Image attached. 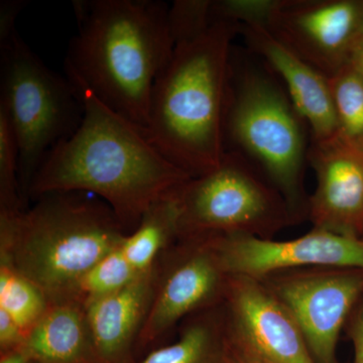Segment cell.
Here are the masks:
<instances>
[{
  "label": "cell",
  "instance_id": "1",
  "mask_svg": "<svg viewBox=\"0 0 363 363\" xmlns=\"http://www.w3.org/2000/svg\"><path fill=\"white\" fill-rule=\"evenodd\" d=\"M72 83L82 99V121L45 157L28 200L54 192L90 193L111 207L130 234L154 203L180 190L192 177L161 154L143 128L102 104L85 86Z\"/></svg>",
  "mask_w": 363,
  "mask_h": 363
},
{
  "label": "cell",
  "instance_id": "2",
  "mask_svg": "<svg viewBox=\"0 0 363 363\" xmlns=\"http://www.w3.org/2000/svg\"><path fill=\"white\" fill-rule=\"evenodd\" d=\"M73 4L78 33L67 52V78L145 130L152 88L175 49L169 6L155 0Z\"/></svg>",
  "mask_w": 363,
  "mask_h": 363
},
{
  "label": "cell",
  "instance_id": "3",
  "mask_svg": "<svg viewBox=\"0 0 363 363\" xmlns=\"http://www.w3.org/2000/svg\"><path fill=\"white\" fill-rule=\"evenodd\" d=\"M240 28L216 21L199 37L176 44L152 88L145 133L192 178L213 171L226 154L233 40Z\"/></svg>",
  "mask_w": 363,
  "mask_h": 363
},
{
  "label": "cell",
  "instance_id": "4",
  "mask_svg": "<svg viewBox=\"0 0 363 363\" xmlns=\"http://www.w3.org/2000/svg\"><path fill=\"white\" fill-rule=\"evenodd\" d=\"M86 192L40 196L0 213V262L33 281L50 302L70 298L79 279L128 235L111 207Z\"/></svg>",
  "mask_w": 363,
  "mask_h": 363
},
{
  "label": "cell",
  "instance_id": "5",
  "mask_svg": "<svg viewBox=\"0 0 363 363\" xmlns=\"http://www.w3.org/2000/svg\"><path fill=\"white\" fill-rule=\"evenodd\" d=\"M309 128L290 97L267 72L234 62L225 118L226 150L247 157L283 195L300 222L308 220L305 166Z\"/></svg>",
  "mask_w": 363,
  "mask_h": 363
},
{
  "label": "cell",
  "instance_id": "6",
  "mask_svg": "<svg viewBox=\"0 0 363 363\" xmlns=\"http://www.w3.org/2000/svg\"><path fill=\"white\" fill-rule=\"evenodd\" d=\"M0 109L18 145L21 197L28 208V189L35 173L82 121V99L73 83L45 65L16 33L0 47Z\"/></svg>",
  "mask_w": 363,
  "mask_h": 363
},
{
  "label": "cell",
  "instance_id": "7",
  "mask_svg": "<svg viewBox=\"0 0 363 363\" xmlns=\"http://www.w3.org/2000/svg\"><path fill=\"white\" fill-rule=\"evenodd\" d=\"M181 236L245 235L274 240L301 223L283 195L247 157L234 150L213 171L180 190Z\"/></svg>",
  "mask_w": 363,
  "mask_h": 363
},
{
  "label": "cell",
  "instance_id": "8",
  "mask_svg": "<svg viewBox=\"0 0 363 363\" xmlns=\"http://www.w3.org/2000/svg\"><path fill=\"white\" fill-rule=\"evenodd\" d=\"M154 300L136 345L135 362L196 313L225 301L229 274L211 234L181 236L157 262Z\"/></svg>",
  "mask_w": 363,
  "mask_h": 363
},
{
  "label": "cell",
  "instance_id": "9",
  "mask_svg": "<svg viewBox=\"0 0 363 363\" xmlns=\"http://www.w3.org/2000/svg\"><path fill=\"white\" fill-rule=\"evenodd\" d=\"M295 320L315 363H338L341 331L363 295V271L306 267L259 279Z\"/></svg>",
  "mask_w": 363,
  "mask_h": 363
},
{
  "label": "cell",
  "instance_id": "10",
  "mask_svg": "<svg viewBox=\"0 0 363 363\" xmlns=\"http://www.w3.org/2000/svg\"><path fill=\"white\" fill-rule=\"evenodd\" d=\"M267 30L327 78L350 63L363 33V4L352 0H274Z\"/></svg>",
  "mask_w": 363,
  "mask_h": 363
},
{
  "label": "cell",
  "instance_id": "11",
  "mask_svg": "<svg viewBox=\"0 0 363 363\" xmlns=\"http://www.w3.org/2000/svg\"><path fill=\"white\" fill-rule=\"evenodd\" d=\"M215 250L229 276L262 279L306 267H348L363 271V238L312 228L289 240L211 234Z\"/></svg>",
  "mask_w": 363,
  "mask_h": 363
},
{
  "label": "cell",
  "instance_id": "12",
  "mask_svg": "<svg viewBox=\"0 0 363 363\" xmlns=\"http://www.w3.org/2000/svg\"><path fill=\"white\" fill-rule=\"evenodd\" d=\"M229 338L266 363H315L295 320L259 279L229 277Z\"/></svg>",
  "mask_w": 363,
  "mask_h": 363
},
{
  "label": "cell",
  "instance_id": "13",
  "mask_svg": "<svg viewBox=\"0 0 363 363\" xmlns=\"http://www.w3.org/2000/svg\"><path fill=\"white\" fill-rule=\"evenodd\" d=\"M308 162L317 180L308 212L313 228L363 238V147L338 135L311 142Z\"/></svg>",
  "mask_w": 363,
  "mask_h": 363
},
{
  "label": "cell",
  "instance_id": "14",
  "mask_svg": "<svg viewBox=\"0 0 363 363\" xmlns=\"http://www.w3.org/2000/svg\"><path fill=\"white\" fill-rule=\"evenodd\" d=\"M240 33L285 83L291 101L309 126L311 142H324L337 135L329 79L279 42L266 26L240 23Z\"/></svg>",
  "mask_w": 363,
  "mask_h": 363
},
{
  "label": "cell",
  "instance_id": "15",
  "mask_svg": "<svg viewBox=\"0 0 363 363\" xmlns=\"http://www.w3.org/2000/svg\"><path fill=\"white\" fill-rule=\"evenodd\" d=\"M157 264L121 290L85 304L97 363H133L154 300Z\"/></svg>",
  "mask_w": 363,
  "mask_h": 363
},
{
  "label": "cell",
  "instance_id": "16",
  "mask_svg": "<svg viewBox=\"0 0 363 363\" xmlns=\"http://www.w3.org/2000/svg\"><path fill=\"white\" fill-rule=\"evenodd\" d=\"M21 350L38 363H97L85 306L74 298L50 303Z\"/></svg>",
  "mask_w": 363,
  "mask_h": 363
},
{
  "label": "cell",
  "instance_id": "17",
  "mask_svg": "<svg viewBox=\"0 0 363 363\" xmlns=\"http://www.w3.org/2000/svg\"><path fill=\"white\" fill-rule=\"evenodd\" d=\"M223 304L188 317L174 342L157 346L133 363H227L228 327Z\"/></svg>",
  "mask_w": 363,
  "mask_h": 363
},
{
  "label": "cell",
  "instance_id": "18",
  "mask_svg": "<svg viewBox=\"0 0 363 363\" xmlns=\"http://www.w3.org/2000/svg\"><path fill=\"white\" fill-rule=\"evenodd\" d=\"M180 190L154 203L121 243L126 259L138 274L150 272L160 257L180 240Z\"/></svg>",
  "mask_w": 363,
  "mask_h": 363
},
{
  "label": "cell",
  "instance_id": "19",
  "mask_svg": "<svg viewBox=\"0 0 363 363\" xmlns=\"http://www.w3.org/2000/svg\"><path fill=\"white\" fill-rule=\"evenodd\" d=\"M50 303L33 281L0 262V310L16 322L26 336L44 316Z\"/></svg>",
  "mask_w": 363,
  "mask_h": 363
},
{
  "label": "cell",
  "instance_id": "20",
  "mask_svg": "<svg viewBox=\"0 0 363 363\" xmlns=\"http://www.w3.org/2000/svg\"><path fill=\"white\" fill-rule=\"evenodd\" d=\"M329 79L338 123L344 142L363 147V75L350 63Z\"/></svg>",
  "mask_w": 363,
  "mask_h": 363
},
{
  "label": "cell",
  "instance_id": "21",
  "mask_svg": "<svg viewBox=\"0 0 363 363\" xmlns=\"http://www.w3.org/2000/svg\"><path fill=\"white\" fill-rule=\"evenodd\" d=\"M140 276L126 259L119 245L79 279L70 298L85 305L121 290Z\"/></svg>",
  "mask_w": 363,
  "mask_h": 363
},
{
  "label": "cell",
  "instance_id": "22",
  "mask_svg": "<svg viewBox=\"0 0 363 363\" xmlns=\"http://www.w3.org/2000/svg\"><path fill=\"white\" fill-rule=\"evenodd\" d=\"M26 209L18 178V145L6 112L0 109V213Z\"/></svg>",
  "mask_w": 363,
  "mask_h": 363
},
{
  "label": "cell",
  "instance_id": "23",
  "mask_svg": "<svg viewBox=\"0 0 363 363\" xmlns=\"http://www.w3.org/2000/svg\"><path fill=\"white\" fill-rule=\"evenodd\" d=\"M214 23L209 0H176L169 7V30L175 45L199 37Z\"/></svg>",
  "mask_w": 363,
  "mask_h": 363
},
{
  "label": "cell",
  "instance_id": "24",
  "mask_svg": "<svg viewBox=\"0 0 363 363\" xmlns=\"http://www.w3.org/2000/svg\"><path fill=\"white\" fill-rule=\"evenodd\" d=\"M26 6L23 0H2L0 2V47H4L16 35V21Z\"/></svg>",
  "mask_w": 363,
  "mask_h": 363
},
{
  "label": "cell",
  "instance_id": "25",
  "mask_svg": "<svg viewBox=\"0 0 363 363\" xmlns=\"http://www.w3.org/2000/svg\"><path fill=\"white\" fill-rule=\"evenodd\" d=\"M26 334L6 312L0 310V354L21 350L26 342Z\"/></svg>",
  "mask_w": 363,
  "mask_h": 363
},
{
  "label": "cell",
  "instance_id": "26",
  "mask_svg": "<svg viewBox=\"0 0 363 363\" xmlns=\"http://www.w3.org/2000/svg\"><path fill=\"white\" fill-rule=\"evenodd\" d=\"M350 325V335L354 346V363H363V305Z\"/></svg>",
  "mask_w": 363,
  "mask_h": 363
},
{
  "label": "cell",
  "instance_id": "27",
  "mask_svg": "<svg viewBox=\"0 0 363 363\" xmlns=\"http://www.w3.org/2000/svg\"><path fill=\"white\" fill-rule=\"evenodd\" d=\"M227 363H266L243 348L240 344L234 342L228 336L227 348Z\"/></svg>",
  "mask_w": 363,
  "mask_h": 363
},
{
  "label": "cell",
  "instance_id": "28",
  "mask_svg": "<svg viewBox=\"0 0 363 363\" xmlns=\"http://www.w3.org/2000/svg\"><path fill=\"white\" fill-rule=\"evenodd\" d=\"M0 363H38L26 354L23 350L11 351V352L0 354Z\"/></svg>",
  "mask_w": 363,
  "mask_h": 363
},
{
  "label": "cell",
  "instance_id": "29",
  "mask_svg": "<svg viewBox=\"0 0 363 363\" xmlns=\"http://www.w3.org/2000/svg\"><path fill=\"white\" fill-rule=\"evenodd\" d=\"M350 63L363 75V33L360 35L355 44L354 49H353Z\"/></svg>",
  "mask_w": 363,
  "mask_h": 363
}]
</instances>
